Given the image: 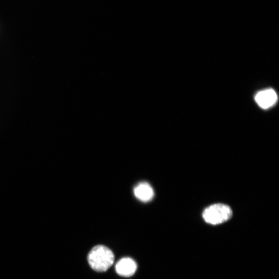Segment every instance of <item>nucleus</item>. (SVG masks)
<instances>
[{
  "instance_id": "f257e3e1",
  "label": "nucleus",
  "mask_w": 279,
  "mask_h": 279,
  "mask_svg": "<svg viewBox=\"0 0 279 279\" xmlns=\"http://www.w3.org/2000/svg\"><path fill=\"white\" fill-rule=\"evenodd\" d=\"M88 260L93 270L97 272H104L114 264L115 255L108 248L99 245L91 250Z\"/></svg>"
},
{
  "instance_id": "f03ea898",
  "label": "nucleus",
  "mask_w": 279,
  "mask_h": 279,
  "mask_svg": "<svg viewBox=\"0 0 279 279\" xmlns=\"http://www.w3.org/2000/svg\"><path fill=\"white\" fill-rule=\"evenodd\" d=\"M232 216L231 208L225 204H216L206 208L203 213L205 221L212 225H218L228 221Z\"/></svg>"
},
{
  "instance_id": "7ed1b4c3",
  "label": "nucleus",
  "mask_w": 279,
  "mask_h": 279,
  "mask_svg": "<svg viewBox=\"0 0 279 279\" xmlns=\"http://www.w3.org/2000/svg\"><path fill=\"white\" fill-rule=\"evenodd\" d=\"M277 99V95L272 89H267L259 92L255 96L256 102L264 109H267L273 106Z\"/></svg>"
},
{
  "instance_id": "20e7f679",
  "label": "nucleus",
  "mask_w": 279,
  "mask_h": 279,
  "mask_svg": "<svg viewBox=\"0 0 279 279\" xmlns=\"http://www.w3.org/2000/svg\"><path fill=\"white\" fill-rule=\"evenodd\" d=\"M137 265L136 262L130 257L120 260L116 265V270L120 276L130 277L136 272Z\"/></svg>"
},
{
  "instance_id": "39448f33",
  "label": "nucleus",
  "mask_w": 279,
  "mask_h": 279,
  "mask_svg": "<svg viewBox=\"0 0 279 279\" xmlns=\"http://www.w3.org/2000/svg\"><path fill=\"white\" fill-rule=\"evenodd\" d=\"M135 197L140 201L147 202L154 197V191L152 186L146 182H142L136 186L134 190Z\"/></svg>"
}]
</instances>
